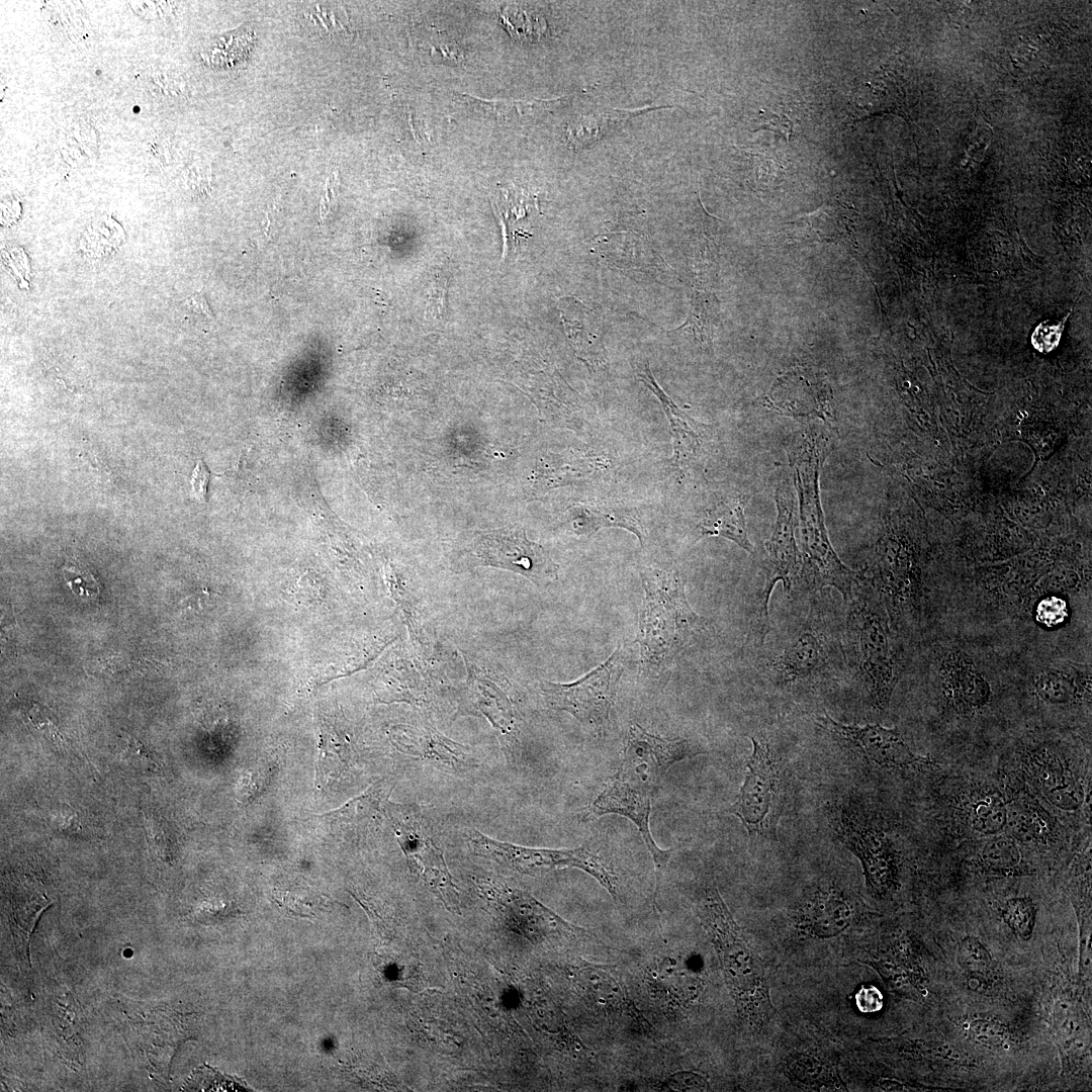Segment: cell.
I'll use <instances>...</instances> for the list:
<instances>
[{
    "mask_svg": "<svg viewBox=\"0 0 1092 1092\" xmlns=\"http://www.w3.org/2000/svg\"><path fill=\"white\" fill-rule=\"evenodd\" d=\"M828 451V438L817 428L797 433L788 450L799 497L801 574L813 589L833 587L847 603L859 575L839 559L825 527L819 474Z\"/></svg>",
    "mask_w": 1092,
    "mask_h": 1092,
    "instance_id": "6da1fadb",
    "label": "cell"
},
{
    "mask_svg": "<svg viewBox=\"0 0 1092 1092\" xmlns=\"http://www.w3.org/2000/svg\"><path fill=\"white\" fill-rule=\"evenodd\" d=\"M846 618L851 665L871 707L884 712L905 669L900 633L877 593L860 575Z\"/></svg>",
    "mask_w": 1092,
    "mask_h": 1092,
    "instance_id": "7a4b0ae2",
    "label": "cell"
},
{
    "mask_svg": "<svg viewBox=\"0 0 1092 1092\" xmlns=\"http://www.w3.org/2000/svg\"><path fill=\"white\" fill-rule=\"evenodd\" d=\"M697 913L718 956L739 1016L754 1029L768 1024L776 1009L764 968L715 887L704 890Z\"/></svg>",
    "mask_w": 1092,
    "mask_h": 1092,
    "instance_id": "3957f363",
    "label": "cell"
},
{
    "mask_svg": "<svg viewBox=\"0 0 1092 1092\" xmlns=\"http://www.w3.org/2000/svg\"><path fill=\"white\" fill-rule=\"evenodd\" d=\"M983 643L960 637H940L927 654V673L943 709L961 719H973L994 699V687L1013 666Z\"/></svg>",
    "mask_w": 1092,
    "mask_h": 1092,
    "instance_id": "277c9868",
    "label": "cell"
},
{
    "mask_svg": "<svg viewBox=\"0 0 1092 1092\" xmlns=\"http://www.w3.org/2000/svg\"><path fill=\"white\" fill-rule=\"evenodd\" d=\"M642 579L645 598L638 642L643 665L658 671L667 667L689 641L705 630V620L688 604L676 572L649 568L642 573Z\"/></svg>",
    "mask_w": 1092,
    "mask_h": 1092,
    "instance_id": "5b68a950",
    "label": "cell"
},
{
    "mask_svg": "<svg viewBox=\"0 0 1092 1092\" xmlns=\"http://www.w3.org/2000/svg\"><path fill=\"white\" fill-rule=\"evenodd\" d=\"M469 841L477 854L492 857L522 874L538 875L564 868L581 870L619 900V879L610 858L593 839L575 848H536L502 842L472 830Z\"/></svg>",
    "mask_w": 1092,
    "mask_h": 1092,
    "instance_id": "8992f818",
    "label": "cell"
},
{
    "mask_svg": "<svg viewBox=\"0 0 1092 1092\" xmlns=\"http://www.w3.org/2000/svg\"><path fill=\"white\" fill-rule=\"evenodd\" d=\"M778 516L770 538L764 544L762 572L764 582L756 595L751 625L753 641L762 645L769 631L768 603L775 585L782 581L790 592L801 568V554L796 541L798 526L795 497L788 483L777 486Z\"/></svg>",
    "mask_w": 1092,
    "mask_h": 1092,
    "instance_id": "52a82bcc",
    "label": "cell"
},
{
    "mask_svg": "<svg viewBox=\"0 0 1092 1092\" xmlns=\"http://www.w3.org/2000/svg\"><path fill=\"white\" fill-rule=\"evenodd\" d=\"M1015 679L1037 704L1054 710L1091 707V662L1035 655L1014 662Z\"/></svg>",
    "mask_w": 1092,
    "mask_h": 1092,
    "instance_id": "ba28073f",
    "label": "cell"
},
{
    "mask_svg": "<svg viewBox=\"0 0 1092 1092\" xmlns=\"http://www.w3.org/2000/svg\"><path fill=\"white\" fill-rule=\"evenodd\" d=\"M384 812L411 869L447 907H455L458 903L457 891L427 813L417 805L391 802L384 804Z\"/></svg>",
    "mask_w": 1092,
    "mask_h": 1092,
    "instance_id": "9c48e42d",
    "label": "cell"
},
{
    "mask_svg": "<svg viewBox=\"0 0 1092 1092\" xmlns=\"http://www.w3.org/2000/svg\"><path fill=\"white\" fill-rule=\"evenodd\" d=\"M835 641L819 625L814 605L804 625L771 657L766 666L779 686L815 682L839 671L844 655L838 654Z\"/></svg>",
    "mask_w": 1092,
    "mask_h": 1092,
    "instance_id": "30bf717a",
    "label": "cell"
},
{
    "mask_svg": "<svg viewBox=\"0 0 1092 1092\" xmlns=\"http://www.w3.org/2000/svg\"><path fill=\"white\" fill-rule=\"evenodd\" d=\"M752 752L746 762L744 782L728 812L737 817L753 838L771 834L778 807L782 765L778 754L762 736H751Z\"/></svg>",
    "mask_w": 1092,
    "mask_h": 1092,
    "instance_id": "8fae6325",
    "label": "cell"
},
{
    "mask_svg": "<svg viewBox=\"0 0 1092 1092\" xmlns=\"http://www.w3.org/2000/svg\"><path fill=\"white\" fill-rule=\"evenodd\" d=\"M622 656L616 650L604 663L571 684L541 682L547 706L570 713L579 722L600 727L609 720L622 674Z\"/></svg>",
    "mask_w": 1092,
    "mask_h": 1092,
    "instance_id": "7c38bea8",
    "label": "cell"
},
{
    "mask_svg": "<svg viewBox=\"0 0 1092 1092\" xmlns=\"http://www.w3.org/2000/svg\"><path fill=\"white\" fill-rule=\"evenodd\" d=\"M840 841L862 866L867 887L884 897L898 887L899 853L891 837L878 826L849 811H841L835 829Z\"/></svg>",
    "mask_w": 1092,
    "mask_h": 1092,
    "instance_id": "4fadbf2b",
    "label": "cell"
},
{
    "mask_svg": "<svg viewBox=\"0 0 1092 1092\" xmlns=\"http://www.w3.org/2000/svg\"><path fill=\"white\" fill-rule=\"evenodd\" d=\"M816 724L884 769L912 774L931 763L927 757L910 748L897 727L888 728L879 723L847 725L835 721L826 713L816 717Z\"/></svg>",
    "mask_w": 1092,
    "mask_h": 1092,
    "instance_id": "5bb4252c",
    "label": "cell"
},
{
    "mask_svg": "<svg viewBox=\"0 0 1092 1092\" xmlns=\"http://www.w3.org/2000/svg\"><path fill=\"white\" fill-rule=\"evenodd\" d=\"M703 753L705 750L690 740L660 738L633 723L626 734L622 763L616 775L653 791L672 764Z\"/></svg>",
    "mask_w": 1092,
    "mask_h": 1092,
    "instance_id": "9a60e30c",
    "label": "cell"
},
{
    "mask_svg": "<svg viewBox=\"0 0 1092 1092\" xmlns=\"http://www.w3.org/2000/svg\"><path fill=\"white\" fill-rule=\"evenodd\" d=\"M1018 758L1025 777L1053 807L1065 812L1080 810L1086 801L1085 788L1053 743L1022 742Z\"/></svg>",
    "mask_w": 1092,
    "mask_h": 1092,
    "instance_id": "2e32d148",
    "label": "cell"
},
{
    "mask_svg": "<svg viewBox=\"0 0 1092 1092\" xmlns=\"http://www.w3.org/2000/svg\"><path fill=\"white\" fill-rule=\"evenodd\" d=\"M485 565L512 570L539 587L558 578V565L538 543L529 540L521 528L499 529L481 536L475 547Z\"/></svg>",
    "mask_w": 1092,
    "mask_h": 1092,
    "instance_id": "e0dca14e",
    "label": "cell"
},
{
    "mask_svg": "<svg viewBox=\"0 0 1092 1092\" xmlns=\"http://www.w3.org/2000/svg\"><path fill=\"white\" fill-rule=\"evenodd\" d=\"M652 792L615 775L593 802L589 813L595 816L617 814L628 818L638 828L655 867V889L652 904L654 910H656L660 881L672 849H661L652 838L649 828Z\"/></svg>",
    "mask_w": 1092,
    "mask_h": 1092,
    "instance_id": "ac0fdd59",
    "label": "cell"
},
{
    "mask_svg": "<svg viewBox=\"0 0 1092 1092\" xmlns=\"http://www.w3.org/2000/svg\"><path fill=\"white\" fill-rule=\"evenodd\" d=\"M482 890L491 901L511 914L530 937L564 936L571 939L594 940L607 946L596 934L566 922L527 893L487 884L482 886Z\"/></svg>",
    "mask_w": 1092,
    "mask_h": 1092,
    "instance_id": "d6986e66",
    "label": "cell"
},
{
    "mask_svg": "<svg viewBox=\"0 0 1092 1092\" xmlns=\"http://www.w3.org/2000/svg\"><path fill=\"white\" fill-rule=\"evenodd\" d=\"M577 985L589 1006L609 1020L634 1028L649 1027L621 979L609 968L597 965L582 968L577 974Z\"/></svg>",
    "mask_w": 1092,
    "mask_h": 1092,
    "instance_id": "ffe728a7",
    "label": "cell"
},
{
    "mask_svg": "<svg viewBox=\"0 0 1092 1092\" xmlns=\"http://www.w3.org/2000/svg\"><path fill=\"white\" fill-rule=\"evenodd\" d=\"M830 388L827 382L806 369L786 372L774 383L766 401L780 413L792 417H830Z\"/></svg>",
    "mask_w": 1092,
    "mask_h": 1092,
    "instance_id": "44dd1931",
    "label": "cell"
},
{
    "mask_svg": "<svg viewBox=\"0 0 1092 1092\" xmlns=\"http://www.w3.org/2000/svg\"><path fill=\"white\" fill-rule=\"evenodd\" d=\"M636 378L643 382L658 398L667 417L673 445V460L677 466H685L696 460L704 451L708 437V428L684 413L656 382L648 362L637 365L634 369Z\"/></svg>",
    "mask_w": 1092,
    "mask_h": 1092,
    "instance_id": "7402d4cb",
    "label": "cell"
},
{
    "mask_svg": "<svg viewBox=\"0 0 1092 1092\" xmlns=\"http://www.w3.org/2000/svg\"><path fill=\"white\" fill-rule=\"evenodd\" d=\"M6 915L15 947L29 961V941L42 912L51 905L43 886L30 877L11 879L6 887Z\"/></svg>",
    "mask_w": 1092,
    "mask_h": 1092,
    "instance_id": "603a6c76",
    "label": "cell"
},
{
    "mask_svg": "<svg viewBox=\"0 0 1092 1092\" xmlns=\"http://www.w3.org/2000/svg\"><path fill=\"white\" fill-rule=\"evenodd\" d=\"M138 1027L149 1062L162 1073L169 1071L176 1050L192 1036L190 1023L170 1010L150 1012Z\"/></svg>",
    "mask_w": 1092,
    "mask_h": 1092,
    "instance_id": "cb8c5ba5",
    "label": "cell"
},
{
    "mask_svg": "<svg viewBox=\"0 0 1092 1092\" xmlns=\"http://www.w3.org/2000/svg\"><path fill=\"white\" fill-rule=\"evenodd\" d=\"M1007 799V825L1005 833L1020 844L1051 845L1055 843L1059 828L1055 818L1030 795L1027 790L1012 791Z\"/></svg>",
    "mask_w": 1092,
    "mask_h": 1092,
    "instance_id": "d4e9b609",
    "label": "cell"
},
{
    "mask_svg": "<svg viewBox=\"0 0 1092 1092\" xmlns=\"http://www.w3.org/2000/svg\"><path fill=\"white\" fill-rule=\"evenodd\" d=\"M853 916L851 898L831 886L814 892L801 909L800 923L812 936L826 938L843 932Z\"/></svg>",
    "mask_w": 1092,
    "mask_h": 1092,
    "instance_id": "484cf974",
    "label": "cell"
},
{
    "mask_svg": "<svg viewBox=\"0 0 1092 1092\" xmlns=\"http://www.w3.org/2000/svg\"><path fill=\"white\" fill-rule=\"evenodd\" d=\"M560 307L565 332L576 356L594 367L605 361L604 326L601 314L573 297Z\"/></svg>",
    "mask_w": 1092,
    "mask_h": 1092,
    "instance_id": "4316f807",
    "label": "cell"
},
{
    "mask_svg": "<svg viewBox=\"0 0 1092 1092\" xmlns=\"http://www.w3.org/2000/svg\"><path fill=\"white\" fill-rule=\"evenodd\" d=\"M749 495L735 493L722 497L707 509L700 521L704 536H720L733 541L748 553L754 549L747 535L744 508Z\"/></svg>",
    "mask_w": 1092,
    "mask_h": 1092,
    "instance_id": "83f0119b",
    "label": "cell"
},
{
    "mask_svg": "<svg viewBox=\"0 0 1092 1092\" xmlns=\"http://www.w3.org/2000/svg\"><path fill=\"white\" fill-rule=\"evenodd\" d=\"M578 534H594L603 528H621L635 534L643 545L646 533L635 510L616 506H580L573 509L570 519Z\"/></svg>",
    "mask_w": 1092,
    "mask_h": 1092,
    "instance_id": "f1b7e54d",
    "label": "cell"
},
{
    "mask_svg": "<svg viewBox=\"0 0 1092 1092\" xmlns=\"http://www.w3.org/2000/svg\"><path fill=\"white\" fill-rule=\"evenodd\" d=\"M402 750L426 758L444 767L461 770L476 766L470 749L448 740L437 733L418 731L413 738L402 742Z\"/></svg>",
    "mask_w": 1092,
    "mask_h": 1092,
    "instance_id": "f546056e",
    "label": "cell"
},
{
    "mask_svg": "<svg viewBox=\"0 0 1092 1092\" xmlns=\"http://www.w3.org/2000/svg\"><path fill=\"white\" fill-rule=\"evenodd\" d=\"M1021 844L1003 832L985 837L975 854L980 871L991 876L1007 877L1022 874Z\"/></svg>",
    "mask_w": 1092,
    "mask_h": 1092,
    "instance_id": "4dcf8cb0",
    "label": "cell"
},
{
    "mask_svg": "<svg viewBox=\"0 0 1092 1092\" xmlns=\"http://www.w3.org/2000/svg\"><path fill=\"white\" fill-rule=\"evenodd\" d=\"M351 761V749L346 739L329 724L320 723L318 753L315 762V786L328 787L343 775Z\"/></svg>",
    "mask_w": 1092,
    "mask_h": 1092,
    "instance_id": "1f68e13d",
    "label": "cell"
},
{
    "mask_svg": "<svg viewBox=\"0 0 1092 1092\" xmlns=\"http://www.w3.org/2000/svg\"><path fill=\"white\" fill-rule=\"evenodd\" d=\"M1007 816L1006 796L998 791H988L969 805L967 823L974 834L989 837L1005 832Z\"/></svg>",
    "mask_w": 1092,
    "mask_h": 1092,
    "instance_id": "d6a6232c",
    "label": "cell"
},
{
    "mask_svg": "<svg viewBox=\"0 0 1092 1092\" xmlns=\"http://www.w3.org/2000/svg\"><path fill=\"white\" fill-rule=\"evenodd\" d=\"M460 711L482 714L498 729L507 730L512 721L511 705L505 695L493 685L473 682L465 692Z\"/></svg>",
    "mask_w": 1092,
    "mask_h": 1092,
    "instance_id": "836d02e7",
    "label": "cell"
},
{
    "mask_svg": "<svg viewBox=\"0 0 1092 1092\" xmlns=\"http://www.w3.org/2000/svg\"><path fill=\"white\" fill-rule=\"evenodd\" d=\"M124 239L120 224L108 215H101L86 226L79 249L88 259H103L115 253Z\"/></svg>",
    "mask_w": 1092,
    "mask_h": 1092,
    "instance_id": "e575fe53",
    "label": "cell"
},
{
    "mask_svg": "<svg viewBox=\"0 0 1092 1092\" xmlns=\"http://www.w3.org/2000/svg\"><path fill=\"white\" fill-rule=\"evenodd\" d=\"M253 40L249 29H237L212 39L203 51L202 57L214 68L240 67L246 63Z\"/></svg>",
    "mask_w": 1092,
    "mask_h": 1092,
    "instance_id": "d590c367",
    "label": "cell"
},
{
    "mask_svg": "<svg viewBox=\"0 0 1092 1092\" xmlns=\"http://www.w3.org/2000/svg\"><path fill=\"white\" fill-rule=\"evenodd\" d=\"M791 1077L802 1086L842 1090L843 1084L828 1063L811 1054H796L788 1060Z\"/></svg>",
    "mask_w": 1092,
    "mask_h": 1092,
    "instance_id": "8d00e7d4",
    "label": "cell"
},
{
    "mask_svg": "<svg viewBox=\"0 0 1092 1092\" xmlns=\"http://www.w3.org/2000/svg\"><path fill=\"white\" fill-rule=\"evenodd\" d=\"M714 320L713 294L707 287H700L696 284L691 294V305L687 321L677 330L687 328L699 340L705 350L711 351Z\"/></svg>",
    "mask_w": 1092,
    "mask_h": 1092,
    "instance_id": "74e56055",
    "label": "cell"
},
{
    "mask_svg": "<svg viewBox=\"0 0 1092 1092\" xmlns=\"http://www.w3.org/2000/svg\"><path fill=\"white\" fill-rule=\"evenodd\" d=\"M960 1027L968 1038L989 1049L1007 1048L1012 1039L1006 1024L987 1016H967L960 1020Z\"/></svg>",
    "mask_w": 1092,
    "mask_h": 1092,
    "instance_id": "f35d334b",
    "label": "cell"
},
{
    "mask_svg": "<svg viewBox=\"0 0 1092 1092\" xmlns=\"http://www.w3.org/2000/svg\"><path fill=\"white\" fill-rule=\"evenodd\" d=\"M1072 620V599L1049 595L1039 599L1032 609V627L1038 631L1054 632L1065 629Z\"/></svg>",
    "mask_w": 1092,
    "mask_h": 1092,
    "instance_id": "ab89813d",
    "label": "cell"
},
{
    "mask_svg": "<svg viewBox=\"0 0 1092 1092\" xmlns=\"http://www.w3.org/2000/svg\"><path fill=\"white\" fill-rule=\"evenodd\" d=\"M1007 926L1022 940H1028L1033 933L1036 920V908L1028 897H1012L1001 910Z\"/></svg>",
    "mask_w": 1092,
    "mask_h": 1092,
    "instance_id": "60d3db41",
    "label": "cell"
},
{
    "mask_svg": "<svg viewBox=\"0 0 1092 1092\" xmlns=\"http://www.w3.org/2000/svg\"><path fill=\"white\" fill-rule=\"evenodd\" d=\"M818 241L845 242V209L841 206L826 205L808 218Z\"/></svg>",
    "mask_w": 1092,
    "mask_h": 1092,
    "instance_id": "b9f144b4",
    "label": "cell"
},
{
    "mask_svg": "<svg viewBox=\"0 0 1092 1092\" xmlns=\"http://www.w3.org/2000/svg\"><path fill=\"white\" fill-rule=\"evenodd\" d=\"M121 757L132 768L157 774L161 769L158 757L142 741L126 735L121 740Z\"/></svg>",
    "mask_w": 1092,
    "mask_h": 1092,
    "instance_id": "7bdbcfd3",
    "label": "cell"
},
{
    "mask_svg": "<svg viewBox=\"0 0 1092 1092\" xmlns=\"http://www.w3.org/2000/svg\"><path fill=\"white\" fill-rule=\"evenodd\" d=\"M63 577L71 592L80 598H95L99 583L90 570L79 561H68L62 567Z\"/></svg>",
    "mask_w": 1092,
    "mask_h": 1092,
    "instance_id": "ee69618b",
    "label": "cell"
},
{
    "mask_svg": "<svg viewBox=\"0 0 1092 1092\" xmlns=\"http://www.w3.org/2000/svg\"><path fill=\"white\" fill-rule=\"evenodd\" d=\"M959 960L962 966L973 974H984L992 966V957L986 946L971 935L960 942Z\"/></svg>",
    "mask_w": 1092,
    "mask_h": 1092,
    "instance_id": "f6af8a7d",
    "label": "cell"
},
{
    "mask_svg": "<svg viewBox=\"0 0 1092 1092\" xmlns=\"http://www.w3.org/2000/svg\"><path fill=\"white\" fill-rule=\"evenodd\" d=\"M146 837L153 852L162 860L172 856V841L163 822L152 813L145 815Z\"/></svg>",
    "mask_w": 1092,
    "mask_h": 1092,
    "instance_id": "bcb514c9",
    "label": "cell"
},
{
    "mask_svg": "<svg viewBox=\"0 0 1092 1092\" xmlns=\"http://www.w3.org/2000/svg\"><path fill=\"white\" fill-rule=\"evenodd\" d=\"M271 777L270 769L255 766L244 771L238 782L236 795L238 801L247 804L264 791Z\"/></svg>",
    "mask_w": 1092,
    "mask_h": 1092,
    "instance_id": "7dc6e473",
    "label": "cell"
},
{
    "mask_svg": "<svg viewBox=\"0 0 1092 1092\" xmlns=\"http://www.w3.org/2000/svg\"><path fill=\"white\" fill-rule=\"evenodd\" d=\"M25 717L49 741L55 743L57 746L63 744L64 738L56 726L53 714L47 707L37 703H32V705L27 708Z\"/></svg>",
    "mask_w": 1092,
    "mask_h": 1092,
    "instance_id": "c3c4849f",
    "label": "cell"
},
{
    "mask_svg": "<svg viewBox=\"0 0 1092 1092\" xmlns=\"http://www.w3.org/2000/svg\"><path fill=\"white\" fill-rule=\"evenodd\" d=\"M1069 314L1058 323L1044 321L1040 323L1031 335V343L1034 349L1040 353H1050L1056 349L1064 332V326Z\"/></svg>",
    "mask_w": 1092,
    "mask_h": 1092,
    "instance_id": "681fc988",
    "label": "cell"
},
{
    "mask_svg": "<svg viewBox=\"0 0 1092 1092\" xmlns=\"http://www.w3.org/2000/svg\"><path fill=\"white\" fill-rule=\"evenodd\" d=\"M660 1088L663 1091H707L710 1085L700 1074L682 1071L672 1074Z\"/></svg>",
    "mask_w": 1092,
    "mask_h": 1092,
    "instance_id": "f907efd6",
    "label": "cell"
},
{
    "mask_svg": "<svg viewBox=\"0 0 1092 1092\" xmlns=\"http://www.w3.org/2000/svg\"><path fill=\"white\" fill-rule=\"evenodd\" d=\"M51 823L55 830L65 835L78 834L82 828L77 811L64 803L52 810Z\"/></svg>",
    "mask_w": 1092,
    "mask_h": 1092,
    "instance_id": "816d5d0a",
    "label": "cell"
},
{
    "mask_svg": "<svg viewBox=\"0 0 1092 1092\" xmlns=\"http://www.w3.org/2000/svg\"><path fill=\"white\" fill-rule=\"evenodd\" d=\"M855 1005L862 1013H875L884 1005V997L881 991L873 985L861 986L854 996Z\"/></svg>",
    "mask_w": 1092,
    "mask_h": 1092,
    "instance_id": "f5cc1de1",
    "label": "cell"
},
{
    "mask_svg": "<svg viewBox=\"0 0 1092 1092\" xmlns=\"http://www.w3.org/2000/svg\"><path fill=\"white\" fill-rule=\"evenodd\" d=\"M208 480V469L203 463V461L199 460L192 473L191 485L195 497L201 502L205 499Z\"/></svg>",
    "mask_w": 1092,
    "mask_h": 1092,
    "instance_id": "db71d44e",
    "label": "cell"
},
{
    "mask_svg": "<svg viewBox=\"0 0 1092 1092\" xmlns=\"http://www.w3.org/2000/svg\"><path fill=\"white\" fill-rule=\"evenodd\" d=\"M183 306L191 312L212 317L209 304L202 292H197L184 300Z\"/></svg>",
    "mask_w": 1092,
    "mask_h": 1092,
    "instance_id": "11a10c76",
    "label": "cell"
}]
</instances>
